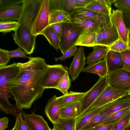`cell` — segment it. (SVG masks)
I'll list each match as a JSON object with an SVG mask.
<instances>
[{
  "label": "cell",
  "mask_w": 130,
  "mask_h": 130,
  "mask_svg": "<svg viewBox=\"0 0 130 130\" xmlns=\"http://www.w3.org/2000/svg\"><path fill=\"white\" fill-rule=\"evenodd\" d=\"M29 59L26 62L17 63L19 72L8 86L16 105L21 110L30 108L35 101L42 97L45 89L41 82L47 64L40 57Z\"/></svg>",
  "instance_id": "cell-1"
},
{
  "label": "cell",
  "mask_w": 130,
  "mask_h": 130,
  "mask_svg": "<svg viewBox=\"0 0 130 130\" xmlns=\"http://www.w3.org/2000/svg\"><path fill=\"white\" fill-rule=\"evenodd\" d=\"M41 0H23L22 10L18 22L19 25L12 34L15 43L26 54L33 53L36 37L31 33L33 23L38 12Z\"/></svg>",
  "instance_id": "cell-2"
},
{
  "label": "cell",
  "mask_w": 130,
  "mask_h": 130,
  "mask_svg": "<svg viewBox=\"0 0 130 130\" xmlns=\"http://www.w3.org/2000/svg\"><path fill=\"white\" fill-rule=\"evenodd\" d=\"M62 29L60 50L63 54L74 46L82 31L79 23L73 22H61Z\"/></svg>",
  "instance_id": "cell-3"
},
{
  "label": "cell",
  "mask_w": 130,
  "mask_h": 130,
  "mask_svg": "<svg viewBox=\"0 0 130 130\" xmlns=\"http://www.w3.org/2000/svg\"><path fill=\"white\" fill-rule=\"evenodd\" d=\"M68 70L67 67L61 64H47L42 78V87L45 89H55Z\"/></svg>",
  "instance_id": "cell-4"
},
{
  "label": "cell",
  "mask_w": 130,
  "mask_h": 130,
  "mask_svg": "<svg viewBox=\"0 0 130 130\" xmlns=\"http://www.w3.org/2000/svg\"><path fill=\"white\" fill-rule=\"evenodd\" d=\"M49 0H41L39 9L34 20L31 34L37 37L41 35L48 26L50 19Z\"/></svg>",
  "instance_id": "cell-5"
},
{
  "label": "cell",
  "mask_w": 130,
  "mask_h": 130,
  "mask_svg": "<svg viewBox=\"0 0 130 130\" xmlns=\"http://www.w3.org/2000/svg\"><path fill=\"white\" fill-rule=\"evenodd\" d=\"M20 72L17 63L14 62L0 68V99H8L12 96L8 88L9 83L14 79Z\"/></svg>",
  "instance_id": "cell-6"
},
{
  "label": "cell",
  "mask_w": 130,
  "mask_h": 130,
  "mask_svg": "<svg viewBox=\"0 0 130 130\" xmlns=\"http://www.w3.org/2000/svg\"><path fill=\"white\" fill-rule=\"evenodd\" d=\"M108 85L107 76L104 77H100L94 85L86 92L82 101V109L80 115L88 109Z\"/></svg>",
  "instance_id": "cell-7"
},
{
  "label": "cell",
  "mask_w": 130,
  "mask_h": 130,
  "mask_svg": "<svg viewBox=\"0 0 130 130\" xmlns=\"http://www.w3.org/2000/svg\"><path fill=\"white\" fill-rule=\"evenodd\" d=\"M129 94L128 91L117 89L108 85L99 97L87 110L103 106Z\"/></svg>",
  "instance_id": "cell-8"
},
{
  "label": "cell",
  "mask_w": 130,
  "mask_h": 130,
  "mask_svg": "<svg viewBox=\"0 0 130 130\" xmlns=\"http://www.w3.org/2000/svg\"><path fill=\"white\" fill-rule=\"evenodd\" d=\"M108 85L118 89L128 91L130 89V73L123 69L113 71L108 75Z\"/></svg>",
  "instance_id": "cell-9"
},
{
  "label": "cell",
  "mask_w": 130,
  "mask_h": 130,
  "mask_svg": "<svg viewBox=\"0 0 130 130\" xmlns=\"http://www.w3.org/2000/svg\"><path fill=\"white\" fill-rule=\"evenodd\" d=\"M110 21L116 28L120 39L128 45L129 32L123 20V12L119 9L113 10Z\"/></svg>",
  "instance_id": "cell-10"
},
{
  "label": "cell",
  "mask_w": 130,
  "mask_h": 130,
  "mask_svg": "<svg viewBox=\"0 0 130 130\" xmlns=\"http://www.w3.org/2000/svg\"><path fill=\"white\" fill-rule=\"evenodd\" d=\"M84 48L80 47L74 56L73 59L69 68V73L72 81L78 77L84 68L86 62Z\"/></svg>",
  "instance_id": "cell-11"
},
{
  "label": "cell",
  "mask_w": 130,
  "mask_h": 130,
  "mask_svg": "<svg viewBox=\"0 0 130 130\" xmlns=\"http://www.w3.org/2000/svg\"><path fill=\"white\" fill-rule=\"evenodd\" d=\"M24 120L30 130H52L41 116L22 112Z\"/></svg>",
  "instance_id": "cell-12"
},
{
  "label": "cell",
  "mask_w": 130,
  "mask_h": 130,
  "mask_svg": "<svg viewBox=\"0 0 130 130\" xmlns=\"http://www.w3.org/2000/svg\"><path fill=\"white\" fill-rule=\"evenodd\" d=\"M56 95L48 101L45 109V114L53 124H56L60 119V107L57 101Z\"/></svg>",
  "instance_id": "cell-13"
},
{
  "label": "cell",
  "mask_w": 130,
  "mask_h": 130,
  "mask_svg": "<svg viewBox=\"0 0 130 130\" xmlns=\"http://www.w3.org/2000/svg\"><path fill=\"white\" fill-rule=\"evenodd\" d=\"M102 39L100 45L109 47L120 39L117 30L111 22L101 29Z\"/></svg>",
  "instance_id": "cell-14"
},
{
  "label": "cell",
  "mask_w": 130,
  "mask_h": 130,
  "mask_svg": "<svg viewBox=\"0 0 130 130\" xmlns=\"http://www.w3.org/2000/svg\"><path fill=\"white\" fill-rule=\"evenodd\" d=\"M97 17L83 21H71L79 24L82 26L81 32L75 44V45H79L92 33L95 32V23Z\"/></svg>",
  "instance_id": "cell-15"
},
{
  "label": "cell",
  "mask_w": 130,
  "mask_h": 130,
  "mask_svg": "<svg viewBox=\"0 0 130 130\" xmlns=\"http://www.w3.org/2000/svg\"><path fill=\"white\" fill-rule=\"evenodd\" d=\"M108 70V75L111 72L123 69L124 64L121 53L109 50L105 58Z\"/></svg>",
  "instance_id": "cell-16"
},
{
  "label": "cell",
  "mask_w": 130,
  "mask_h": 130,
  "mask_svg": "<svg viewBox=\"0 0 130 130\" xmlns=\"http://www.w3.org/2000/svg\"><path fill=\"white\" fill-rule=\"evenodd\" d=\"M110 103L87 110L77 117L76 118V130H80L93 117L99 114Z\"/></svg>",
  "instance_id": "cell-17"
},
{
  "label": "cell",
  "mask_w": 130,
  "mask_h": 130,
  "mask_svg": "<svg viewBox=\"0 0 130 130\" xmlns=\"http://www.w3.org/2000/svg\"><path fill=\"white\" fill-rule=\"evenodd\" d=\"M82 102L68 104L60 107V118L63 119L76 118L81 112Z\"/></svg>",
  "instance_id": "cell-18"
},
{
  "label": "cell",
  "mask_w": 130,
  "mask_h": 130,
  "mask_svg": "<svg viewBox=\"0 0 130 130\" xmlns=\"http://www.w3.org/2000/svg\"><path fill=\"white\" fill-rule=\"evenodd\" d=\"M22 9V5L17 4L0 11V21H18Z\"/></svg>",
  "instance_id": "cell-19"
},
{
  "label": "cell",
  "mask_w": 130,
  "mask_h": 130,
  "mask_svg": "<svg viewBox=\"0 0 130 130\" xmlns=\"http://www.w3.org/2000/svg\"><path fill=\"white\" fill-rule=\"evenodd\" d=\"M76 0H49L50 10L63 11L70 14L76 8Z\"/></svg>",
  "instance_id": "cell-20"
},
{
  "label": "cell",
  "mask_w": 130,
  "mask_h": 130,
  "mask_svg": "<svg viewBox=\"0 0 130 130\" xmlns=\"http://www.w3.org/2000/svg\"><path fill=\"white\" fill-rule=\"evenodd\" d=\"M129 107H130V100L125 96L111 102L99 114L109 115L115 112Z\"/></svg>",
  "instance_id": "cell-21"
},
{
  "label": "cell",
  "mask_w": 130,
  "mask_h": 130,
  "mask_svg": "<svg viewBox=\"0 0 130 130\" xmlns=\"http://www.w3.org/2000/svg\"><path fill=\"white\" fill-rule=\"evenodd\" d=\"M82 71L96 74L101 78L108 76V70L105 58L98 62L89 64L84 68Z\"/></svg>",
  "instance_id": "cell-22"
},
{
  "label": "cell",
  "mask_w": 130,
  "mask_h": 130,
  "mask_svg": "<svg viewBox=\"0 0 130 130\" xmlns=\"http://www.w3.org/2000/svg\"><path fill=\"white\" fill-rule=\"evenodd\" d=\"M99 14L85 8H76L69 15L71 21H83L95 18Z\"/></svg>",
  "instance_id": "cell-23"
},
{
  "label": "cell",
  "mask_w": 130,
  "mask_h": 130,
  "mask_svg": "<svg viewBox=\"0 0 130 130\" xmlns=\"http://www.w3.org/2000/svg\"><path fill=\"white\" fill-rule=\"evenodd\" d=\"M86 93V92H76L71 91L66 94L57 97L56 99L61 107L71 103L82 102Z\"/></svg>",
  "instance_id": "cell-24"
},
{
  "label": "cell",
  "mask_w": 130,
  "mask_h": 130,
  "mask_svg": "<svg viewBox=\"0 0 130 130\" xmlns=\"http://www.w3.org/2000/svg\"><path fill=\"white\" fill-rule=\"evenodd\" d=\"M92 47L93 51L89 54L87 58L86 63L89 65L105 59L109 50L108 47L102 45H96Z\"/></svg>",
  "instance_id": "cell-25"
},
{
  "label": "cell",
  "mask_w": 130,
  "mask_h": 130,
  "mask_svg": "<svg viewBox=\"0 0 130 130\" xmlns=\"http://www.w3.org/2000/svg\"><path fill=\"white\" fill-rule=\"evenodd\" d=\"M50 10L49 26L56 23L71 21L69 14L65 11L60 10Z\"/></svg>",
  "instance_id": "cell-26"
},
{
  "label": "cell",
  "mask_w": 130,
  "mask_h": 130,
  "mask_svg": "<svg viewBox=\"0 0 130 130\" xmlns=\"http://www.w3.org/2000/svg\"><path fill=\"white\" fill-rule=\"evenodd\" d=\"M41 35L44 36L46 38L50 44L57 52L60 50L59 41L51 25L47 27Z\"/></svg>",
  "instance_id": "cell-27"
},
{
  "label": "cell",
  "mask_w": 130,
  "mask_h": 130,
  "mask_svg": "<svg viewBox=\"0 0 130 130\" xmlns=\"http://www.w3.org/2000/svg\"><path fill=\"white\" fill-rule=\"evenodd\" d=\"M0 110L7 114H11L16 117L22 113L21 110L16 105L11 104L8 99H0Z\"/></svg>",
  "instance_id": "cell-28"
},
{
  "label": "cell",
  "mask_w": 130,
  "mask_h": 130,
  "mask_svg": "<svg viewBox=\"0 0 130 130\" xmlns=\"http://www.w3.org/2000/svg\"><path fill=\"white\" fill-rule=\"evenodd\" d=\"M76 118L63 119L60 118L58 122L53 124L54 127L60 130H76Z\"/></svg>",
  "instance_id": "cell-29"
},
{
  "label": "cell",
  "mask_w": 130,
  "mask_h": 130,
  "mask_svg": "<svg viewBox=\"0 0 130 130\" xmlns=\"http://www.w3.org/2000/svg\"><path fill=\"white\" fill-rule=\"evenodd\" d=\"M85 8L87 9L98 13L104 14L110 16H111V12L97 0H93L88 4Z\"/></svg>",
  "instance_id": "cell-30"
},
{
  "label": "cell",
  "mask_w": 130,
  "mask_h": 130,
  "mask_svg": "<svg viewBox=\"0 0 130 130\" xmlns=\"http://www.w3.org/2000/svg\"><path fill=\"white\" fill-rule=\"evenodd\" d=\"M109 115L99 114L90 120L80 130H91L101 124Z\"/></svg>",
  "instance_id": "cell-31"
},
{
  "label": "cell",
  "mask_w": 130,
  "mask_h": 130,
  "mask_svg": "<svg viewBox=\"0 0 130 130\" xmlns=\"http://www.w3.org/2000/svg\"><path fill=\"white\" fill-rule=\"evenodd\" d=\"M130 110V107H127L110 115L101 124L111 123L119 121Z\"/></svg>",
  "instance_id": "cell-32"
},
{
  "label": "cell",
  "mask_w": 130,
  "mask_h": 130,
  "mask_svg": "<svg viewBox=\"0 0 130 130\" xmlns=\"http://www.w3.org/2000/svg\"><path fill=\"white\" fill-rule=\"evenodd\" d=\"M71 80L70 78L68 72H67L62 78L58 86L55 88L65 94L68 93V90L70 87Z\"/></svg>",
  "instance_id": "cell-33"
},
{
  "label": "cell",
  "mask_w": 130,
  "mask_h": 130,
  "mask_svg": "<svg viewBox=\"0 0 130 130\" xmlns=\"http://www.w3.org/2000/svg\"><path fill=\"white\" fill-rule=\"evenodd\" d=\"M130 125V110L115 124L111 130H126Z\"/></svg>",
  "instance_id": "cell-34"
},
{
  "label": "cell",
  "mask_w": 130,
  "mask_h": 130,
  "mask_svg": "<svg viewBox=\"0 0 130 130\" xmlns=\"http://www.w3.org/2000/svg\"><path fill=\"white\" fill-rule=\"evenodd\" d=\"M19 24L15 21H0V32L4 33L15 31L18 28Z\"/></svg>",
  "instance_id": "cell-35"
},
{
  "label": "cell",
  "mask_w": 130,
  "mask_h": 130,
  "mask_svg": "<svg viewBox=\"0 0 130 130\" xmlns=\"http://www.w3.org/2000/svg\"><path fill=\"white\" fill-rule=\"evenodd\" d=\"M108 47L109 50L121 53L129 49L128 45L120 39Z\"/></svg>",
  "instance_id": "cell-36"
},
{
  "label": "cell",
  "mask_w": 130,
  "mask_h": 130,
  "mask_svg": "<svg viewBox=\"0 0 130 130\" xmlns=\"http://www.w3.org/2000/svg\"><path fill=\"white\" fill-rule=\"evenodd\" d=\"M115 7L122 12L130 13V0H116Z\"/></svg>",
  "instance_id": "cell-37"
},
{
  "label": "cell",
  "mask_w": 130,
  "mask_h": 130,
  "mask_svg": "<svg viewBox=\"0 0 130 130\" xmlns=\"http://www.w3.org/2000/svg\"><path fill=\"white\" fill-rule=\"evenodd\" d=\"M124 64L123 70L130 73V49L121 53Z\"/></svg>",
  "instance_id": "cell-38"
},
{
  "label": "cell",
  "mask_w": 130,
  "mask_h": 130,
  "mask_svg": "<svg viewBox=\"0 0 130 130\" xmlns=\"http://www.w3.org/2000/svg\"><path fill=\"white\" fill-rule=\"evenodd\" d=\"M78 50L77 45H75L66 52L63 55L59 57H55L54 58L55 61L57 62L58 61L64 60L66 59L74 56Z\"/></svg>",
  "instance_id": "cell-39"
},
{
  "label": "cell",
  "mask_w": 130,
  "mask_h": 130,
  "mask_svg": "<svg viewBox=\"0 0 130 130\" xmlns=\"http://www.w3.org/2000/svg\"><path fill=\"white\" fill-rule=\"evenodd\" d=\"M23 0H0V11L22 3Z\"/></svg>",
  "instance_id": "cell-40"
},
{
  "label": "cell",
  "mask_w": 130,
  "mask_h": 130,
  "mask_svg": "<svg viewBox=\"0 0 130 130\" xmlns=\"http://www.w3.org/2000/svg\"><path fill=\"white\" fill-rule=\"evenodd\" d=\"M19 47L15 50L8 51V54L10 58H29L30 57L27 56L26 53L22 50Z\"/></svg>",
  "instance_id": "cell-41"
},
{
  "label": "cell",
  "mask_w": 130,
  "mask_h": 130,
  "mask_svg": "<svg viewBox=\"0 0 130 130\" xmlns=\"http://www.w3.org/2000/svg\"><path fill=\"white\" fill-rule=\"evenodd\" d=\"M7 50L0 48V68L7 66V63L10 60Z\"/></svg>",
  "instance_id": "cell-42"
},
{
  "label": "cell",
  "mask_w": 130,
  "mask_h": 130,
  "mask_svg": "<svg viewBox=\"0 0 130 130\" xmlns=\"http://www.w3.org/2000/svg\"><path fill=\"white\" fill-rule=\"evenodd\" d=\"M96 34L97 33L95 32L92 33L82 42L79 45L92 47L94 46Z\"/></svg>",
  "instance_id": "cell-43"
},
{
  "label": "cell",
  "mask_w": 130,
  "mask_h": 130,
  "mask_svg": "<svg viewBox=\"0 0 130 130\" xmlns=\"http://www.w3.org/2000/svg\"><path fill=\"white\" fill-rule=\"evenodd\" d=\"M18 130H30L22 118V113L17 117Z\"/></svg>",
  "instance_id": "cell-44"
},
{
  "label": "cell",
  "mask_w": 130,
  "mask_h": 130,
  "mask_svg": "<svg viewBox=\"0 0 130 130\" xmlns=\"http://www.w3.org/2000/svg\"><path fill=\"white\" fill-rule=\"evenodd\" d=\"M56 34L60 41L61 36L62 29L60 23L53 24L50 25Z\"/></svg>",
  "instance_id": "cell-45"
},
{
  "label": "cell",
  "mask_w": 130,
  "mask_h": 130,
  "mask_svg": "<svg viewBox=\"0 0 130 130\" xmlns=\"http://www.w3.org/2000/svg\"><path fill=\"white\" fill-rule=\"evenodd\" d=\"M118 121L110 124H100L95 127L91 130H111Z\"/></svg>",
  "instance_id": "cell-46"
},
{
  "label": "cell",
  "mask_w": 130,
  "mask_h": 130,
  "mask_svg": "<svg viewBox=\"0 0 130 130\" xmlns=\"http://www.w3.org/2000/svg\"><path fill=\"white\" fill-rule=\"evenodd\" d=\"M97 1L106 8L111 12V5L112 3H114L116 0H97Z\"/></svg>",
  "instance_id": "cell-47"
},
{
  "label": "cell",
  "mask_w": 130,
  "mask_h": 130,
  "mask_svg": "<svg viewBox=\"0 0 130 130\" xmlns=\"http://www.w3.org/2000/svg\"><path fill=\"white\" fill-rule=\"evenodd\" d=\"M93 0H76L75 3L76 8H85Z\"/></svg>",
  "instance_id": "cell-48"
},
{
  "label": "cell",
  "mask_w": 130,
  "mask_h": 130,
  "mask_svg": "<svg viewBox=\"0 0 130 130\" xmlns=\"http://www.w3.org/2000/svg\"><path fill=\"white\" fill-rule=\"evenodd\" d=\"M122 12L123 20L129 32H130V13Z\"/></svg>",
  "instance_id": "cell-49"
},
{
  "label": "cell",
  "mask_w": 130,
  "mask_h": 130,
  "mask_svg": "<svg viewBox=\"0 0 130 130\" xmlns=\"http://www.w3.org/2000/svg\"><path fill=\"white\" fill-rule=\"evenodd\" d=\"M9 120L6 117L0 119V130H5L8 127Z\"/></svg>",
  "instance_id": "cell-50"
},
{
  "label": "cell",
  "mask_w": 130,
  "mask_h": 130,
  "mask_svg": "<svg viewBox=\"0 0 130 130\" xmlns=\"http://www.w3.org/2000/svg\"><path fill=\"white\" fill-rule=\"evenodd\" d=\"M102 31L101 29L99 32L97 33L94 46L100 45L102 40Z\"/></svg>",
  "instance_id": "cell-51"
},
{
  "label": "cell",
  "mask_w": 130,
  "mask_h": 130,
  "mask_svg": "<svg viewBox=\"0 0 130 130\" xmlns=\"http://www.w3.org/2000/svg\"><path fill=\"white\" fill-rule=\"evenodd\" d=\"M12 130H18V121L16 119L14 126Z\"/></svg>",
  "instance_id": "cell-52"
},
{
  "label": "cell",
  "mask_w": 130,
  "mask_h": 130,
  "mask_svg": "<svg viewBox=\"0 0 130 130\" xmlns=\"http://www.w3.org/2000/svg\"><path fill=\"white\" fill-rule=\"evenodd\" d=\"M128 44H130V32H129L128 36Z\"/></svg>",
  "instance_id": "cell-53"
},
{
  "label": "cell",
  "mask_w": 130,
  "mask_h": 130,
  "mask_svg": "<svg viewBox=\"0 0 130 130\" xmlns=\"http://www.w3.org/2000/svg\"><path fill=\"white\" fill-rule=\"evenodd\" d=\"M52 130H60V129H59L58 128H57L53 127V129H52Z\"/></svg>",
  "instance_id": "cell-54"
},
{
  "label": "cell",
  "mask_w": 130,
  "mask_h": 130,
  "mask_svg": "<svg viewBox=\"0 0 130 130\" xmlns=\"http://www.w3.org/2000/svg\"><path fill=\"white\" fill-rule=\"evenodd\" d=\"M127 98L129 99L130 100V94L126 96Z\"/></svg>",
  "instance_id": "cell-55"
},
{
  "label": "cell",
  "mask_w": 130,
  "mask_h": 130,
  "mask_svg": "<svg viewBox=\"0 0 130 130\" xmlns=\"http://www.w3.org/2000/svg\"><path fill=\"white\" fill-rule=\"evenodd\" d=\"M126 130H130V125L126 129Z\"/></svg>",
  "instance_id": "cell-56"
},
{
  "label": "cell",
  "mask_w": 130,
  "mask_h": 130,
  "mask_svg": "<svg viewBox=\"0 0 130 130\" xmlns=\"http://www.w3.org/2000/svg\"><path fill=\"white\" fill-rule=\"evenodd\" d=\"M128 45L129 48V49H130V44H129Z\"/></svg>",
  "instance_id": "cell-57"
},
{
  "label": "cell",
  "mask_w": 130,
  "mask_h": 130,
  "mask_svg": "<svg viewBox=\"0 0 130 130\" xmlns=\"http://www.w3.org/2000/svg\"><path fill=\"white\" fill-rule=\"evenodd\" d=\"M128 92H129V94H130V89L128 91Z\"/></svg>",
  "instance_id": "cell-58"
}]
</instances>
